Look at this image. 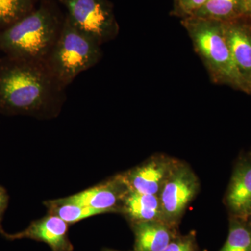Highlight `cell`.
<instances>
[{
    "label": "cell",
    "mask_w": 251,
    "mask_h": 251,
    "mask_svg": "<svg viewBox=\"0 0 251 251\" xmlns=\"http://www.w3.org/2000/svg\"><path fill=\"white\" fill-rule=\"evenodd\" d=\"M66 100L65 87L45 63L7 56L0 58V113L54 118Z\"/></svg>",
    "instance_id": "cell-1"
},
{
    "label": "cell",
    "mask_w": 251,
    "mask_h": 251,
    "mask_svg": "<svg viewBox=\"0 0 251 251\" xmlns=\"http://www.w3.org/2000/svg\"><path fill=\"white\" fill-rule=\"evenodd\" d=\"M64 18L54 0H40L29 14L0 32V51L12 58L45 62Z\"/></svg>",
    "instance_id": "cell-2"
},
{
    "label": "cell",
    "mask_w": 251,
    "mask_h": 251,
    "mask_svg": "<svg viewBox=\"0 0 251 251\" xmlns=\"http://www.w3.org/2000/svg\"><path fill=\"white\" fill-rule=\"evenodd\" d=\"M181 23L214 82L248 94L247 86L238 72L227 45L223 23L194 16L184 18Z\"/></svg>",
    "instance_id": "cell-3"
},
{
    "label": "cell",
    "mask_w": 251,
    "mask_h": 251,
    "mask_svg": "<svg viewBox=\"0 0 251 251\" xmlns=\"http://www.w3.org/2000/svg\"><path fill=\"white\" fill-rule=\"evenodd\" d=\"M102 57L101 45L75 27L65 16L58 39L44 63L67 89L80 74L95 67Z\"/></svg>",
    "instance_id": "cell-4"
},
{
    "label": "cell",
    "mask_w": 251,
    "mask_h": 251,
    "mask_svg": "<svg viewBox=\"0 0 251 251\" xmlns=\"http://www.w3.org/2000/svg\"><path fill=\"white\" fill-rule=\"evenodd\" d=\"M65 16L82 32L102 45L114 39L119 27L109 0H58Z\"/></svg>",
    "instance_id": "cell-5"
},
{
    "label": "cell",
    "mask_w": 251,
    "mask_h": 251,
    "mask_svg": "<svg viewBox=\"0 0 251 251\" xmlns=\"http://www.w3.org/2000/svg\"><path fill=\"white\" fill-rule=\"evenodd\" d=\"M199 190V181L189 167L179 163L159 194L166 224L177 221Z\"/></svg>",
    "instance_id": "cell-6"
},
{
    "label": "cell",
    "mask_w": 251,
    "mask_h": 251,
    "mask_svg": "<svg viewBox=\"0 0 251 251\" xmlns=\"http://www.w3.org/2000/svg\"><path fill=\"white\" fill-rule=\"evenodd\" d=\"M179 163L168 156H153L121 175L129 191L159 196L162 188Z\"/></svg>",
    "instance_id": "cell-7"
},
{
    "label": "cell",
    "mask_w": 251,
    "mask_h": 251,
    "mask_svg": "<svg viewBox=\"0 0 251 251\" xmlns=\"http://www.w3.org/2000/svg\"><path fill=\"white\" fill-rule=\"evenodd\" d=\"M129 189L120 175L103 184L62 200L64 202L87 206L105 214L121 211L122 203Z\"/></svg>",
    "instance_id": "cell-8"
},
{
    "label": "cell",
    "mask_w": 251,
    "mask_h": 251,
    "mask_svg": "<svg viewBox=\"0 0 251 251\" xmlns=\"http://www.w3.org/2000/svg\"><path fill=\"white\" fill-rule=\"evenodd\" d=\"M232 59L251 94V17L223 23Z\"/></svg>",
    "instance_id": "cell-9"
},
{
    "label": "cell",
    "mask_w": 251,
    "mask_h": 251,
    "mask_svg": "<svg viewBox=\"0 0 251 251\" xmlns=\"http://www.w3.org/2000/svg\"><path fill=\"white\" fill-rule=\"evenodd\" d=\"M68 224L59 216L49 214L31 223L27 229L14 234L1 230V233L11 240L31 239L46 243L52 251H72L73 246L68 237Z\"/></svg>",
    "instance_id": "cell-10"
},
{
    "label": "cell",
    "mask_w": 251,
    "mask_h": 251,
    "mask_svg": "<svg viewBox=\"0 0 251 251\" xmlns=\"http://www.w3.org/2000/svg\"><path fill=\"white\" fill-rule=\"evenodd\" d=\"M232 217L245 221L251 214V160L242 157L232 172L226 196Z\"/></svg>",
    "instance_id": "cell-11"
},
{
    "label": "cell",
    "mask_w": 251,
    "mask_h": 251,
    "mask_svg": "<svg viewBox=\"0 0 251 251\" xmlns=\"http://www.w3.org/2000/svg\"><path fill=\"white\" fill-rule=\"evenodd\" d=\"M121 211L133 224L153 221L165 222L159 196L156 195L129 191L124 199Z\"/></svg>",
    "instance_id": "cell-12"
},
{
    "label": "cell",
    "mask_w": 251,
    "mask_h": 251,
    "mask_svg": "<svg viewBox=\"0 0 251 251\" xmlns=\"http://www.w3.org/2000/svg\"><path fill=\"white\" fill-rule=\"evenodd\" d=\"M134 225L135 251H163L171 242L168 224L153 221Z\"/></svg>",
    "instance_id": "cell-13"
},
{
    "label": "cell",
    "mask_w": 251,
    "mask_h": 251,
    "mask_svg": "<svg viewBox=\"0 0 251 251\" xmlns=\"http://www.w3.org/2000/svg\"><path fill=\"white\" fill-rule=\"evenodd\" d=\"M191 16L222 23L251 17L244 0H208Z\"/></svg>",
    "instance_id": "cell-14"
},
{
    "label": "cell",
    "mask_w": 251,
    "mask_h": 251,
    "mask_svg": "<svg viewBox=\"0 0 251 251\" xmlns=\"http://www.w3.org/2000/svg\"><path fill=\"white\" fill-rule=\"evenodd\" d=\"M37 0H0V32L35 9Z\"/></svg>",
    "instance_id": "cell-15"
},
{
    "label": "cell",
    "mask_w": 251,
    "mask_h": 251,
    "mask_svg": "<svg viewBox=\"0 0 251 251\" xmlns=\"http://www.w3.org/2000/svg\"><path fill=\"white\" fill-rule=\"evenodd\" d=\"M50 214L59 216L68 224H74L93 216L102 214L101 212L87 206L64 202L62 199L49 202Z\"/></svg>",
    "instance_id": "cell-16"
},
{
    "label": "cell",
    "mask_w": 251,
    "mask_h": 251,
    "mask_svg": "<svg viewBox=\"0 0 251 251\" xmlns=\"http://www.w3.org/2000/svg\"><path fill=\"white\" fill-rule=\"evenodd\" d=\"M219 251H251V228L245 221L232 217L228 236Z\"/></svg>",
    "instance_id": "cell-17"
},
{
    "label": "cell",
    "mask_w": 251,
    "mask_h": 251,
    "mask_svg": "<svg viewBox=\"0 0 251 251\" xmlns=\"http://www.w3.org/2000/svg\"><path fill=\"white\" fill-rule=\"evenodd\" d=\"M208 0H175V13L183 18L193 16Z\"/></svg>",
    "instance_id": "cell-18"
},
{
    "label": "cell",
    "mask_w": 251,
    "mask_h": 251,
    "mask_svg": "<svg viewBox=\"0 0 251 251\" xmlns=\"http://www.w3.org/2000/svg\"><path fill=\"white\" fill-rule=\"evenodd\" d=\"M163 251H193L192 239L188 238L171 241Z\"/></svg>",
    "instance_id": "cell-19"
},
{
    "label": "cell",
    "mask_w": 251,
    "mask_h": 251,
    "mask_svg": "<svg viewBox=\"0 0 251 251\" xmlns=\"http://www.w3.org/2000/svg\"><path fill=\"white\" fill-rule=\"evenodd\" d=\"M8 202H9V196L7 193L2 186H0V221L7 207ZM1 229V227H0V229Z\"/></svg>",
    "instance_id": "cell-20"
},
{
    "label": "cell",
    "mask_w": 251,
    "mask_h": 251,
    "mask_svg": "<svg viewBox=\"0 0 251 251\" xmlns=\"http://www.w3.org/2000/svg\"><path fill=\"white\" fill-rule=\"evenodd\" d=\"M249 16L251 17V0H244Z\"/></svg>",
    "instance_id": "cell-21"
},
{
    "label": "cell",
    "mask_w": 251,
    "mask_h": 251,
    "mask_svg": "<svg viewBox=\"0 0 251 251\" xmlns=\"http://www.w3.org/2000/svg\"><path fill=\"white\" fill-rule=\"evenodd\" d=\"M246 223H247L248 226L251 228V214L247 219L245 220Z\"/></svg>",
    "instance_id": "cell-22"
},
{
    "label": "cell",
    "mask_w": 251,
    "mask_h": 251,
    "mask_svg": "<svg viewBox=\"0 0 251 251\" xmlns=\"http://www.w3.org/2000/svg\"><path fill=\"white\" fill-rule=\"evenodd\" d=\"M249 158H250V159L251 160V156L249 157Z\"/></svg>",
    "instance_id": "cell-23"
},
{
    "label": "cell",
    "mask_w": 251,
    "mask_h": 251,
    "mask_svg": "<svg viewBox=\"0 0 251 251\" xmlns=\"http://www.w3.org/2000/svg\"></svg>",
    "instance_id": "cell-24"
}]
</instances>
